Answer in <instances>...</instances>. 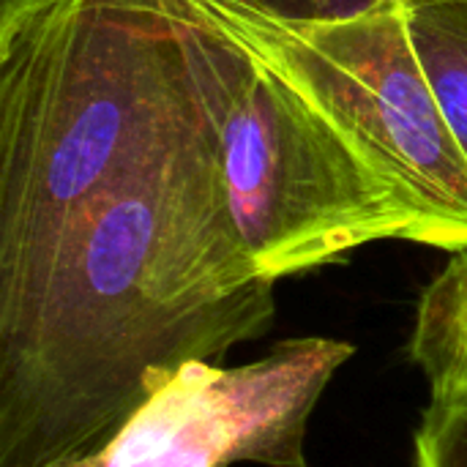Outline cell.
<instances>
[{
    "mask_svg": "<svg viewBox=\"0 0 467 467\" xmlns=\"http://www.w3.org/2000/svg\"><path fill=\"white\" fill-rule=\"evenodd\" d=\"M274 285L235 227L197 71L183 115L0 304V467L99 454L186 361H222L268 334Z\"/></svg>",
    "mask_w": 467,
    "mask_h": 467,
    "instance_id": "cell-1",
    "label": "cell"
},
{
    "mask_svg": "<svg viewBox=\"0 0 467 467\" xmlns=\"http://www.w3.org/2000/svg\"><path fill=\"white\" fill-rule=\"evenodd\" d=\"M219 131L235 227L279 282L378 241L457 252L337 90L279 25L238 0H178Z\"/></svg>",
    "mask_w": 467,
    "mask_h": 467,
    "instance_id": "cell-2",
    "label": "cell"
},
{
    "mask_svg": "<svg viewBox=\"0 0 467 467\" xmlns=\"http://www.w3.org/2000/svg\"><path fill=\"white\" fill-rule=\"evenodd\" d=\"M197 96L178 0H49L0 52V304Z\"/></svg>",
    "mask_w": 467,
    "mask_h": 467,
    "instance_id": "cell-3",
    "label": "cell"
},
{
    "mask_svg": "<svg viewBox=\"0 0 467 467\" xmlns=\"http://www.w3.org/2000/svg\"><path fill=\"white\" fill-rule=\"evenodd\" d=\"M353 353L342 339L298 337L241 367L186 361L71 467H309V419Z\"/></svg>",
    "mask_w": 467,
    "mask_h": 467,
    "instance_id": "cell-4",
    "label": "cell"
},
{
    "mask_svg": "<svg viewBox=\"0 0 467 467\" xmlns=\"http://www.w3.org/2000/svg\"><path fill=\"white\" fill-rule=\"evenodd\" d=\"M279 30L337 90L389 164L467 246V156L416 57L405 5L323 25Z\"/></svg>",
    "mask_w": 467,
    "mask_h": 467,
    "instance_id": "cell-5",
    "label": "cell"
},
{
    "mask_svg": "<svg viewBox=\"0 0 467 467\" xmlns=\"http://www.w3.org/2000/svg\"><path fill=\"white\" fill-rule=\"evenodd\" d=\"M408 350L430 383V402H451L465 397L467 246L451 252L443 271L424 287Z\"/></svg>",
    "mask_w": 467,
    "mask_h": 467,
    "instance_id": "cell-6",
    "label": "cell"
},
{
    "mask_svg": "<svg viewBox=\"0 0 467 467\" xmlns=\"http://www.w3.org/2000/svg\"><path fill=\"white\" fill-rule=\"evenodd\" d=\"M405 14L416 57L467 156V0H405Z\"/></svg>",
    "mask_w": 467,
    "mask_h": 467,
    "instance_id": "cell-7",
    "label": "cell"
},
{
    "mask_svg": "<svg viewBox=\"0 0 467 467\" xmlns=\"http://www.w3.org/2000/svg\"><path fill=\"white\" fill-rule=\"evenodd\" d=\"M416 467H467V394L430 402L413 438Z\"/></svg>",
    "mask_w": 467,
    "mask_h": 467,
    "instance_id": "cell-8",
    "label": "cell"
},
{
    "mask_svg": "<svg viewBox=\"0 0 467 467\" xmlns=\"http://www.w3.org/2000/svg\"><path fill=\"white\" fill-rule=\"evenodd\" d=\"M271 19L298 22V25H323L356 19L389 8L405 5V0H238Z\"/></svg>",
    "mask_w": 467,
    "mask_h": 467,
    "instance_id": "cell-9",
    "label": "cell"
},
{
    "mask_svg": "<svg viewBox=\"0 0 467 467\" xmlns=\"http://www.w3.org/2000/svg\"><path fill=\"white\" fill-rule=\"evenodd\" d=\"M49 0H0V52L8 49L14 36L25 27V22L38 14Z\"/></svg>",
    "mask_w": 467,
    "mask_h": 467,
    "instance_id": "cell-10",
    "label": "cell"
}]
</instances>
